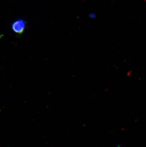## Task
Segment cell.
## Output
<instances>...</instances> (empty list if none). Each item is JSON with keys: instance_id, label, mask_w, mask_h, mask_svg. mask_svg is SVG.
<instances>
[{"instance_id": "cell-1", "label": "cell", "mask_w": 146, "mask_h": 147, "mask_svg": "<svg viewBox=\"0 0 146 147\" xmlns=\"http://www.w3.org/2000/svg\"><path fill=\"white\" fill-rule=\"evenodd\" d=\"M26 28V22L22 19L17 20L13 22L11 25V28L15 33L21 34L25 31Z\"/></svg>"}]
</instances>
